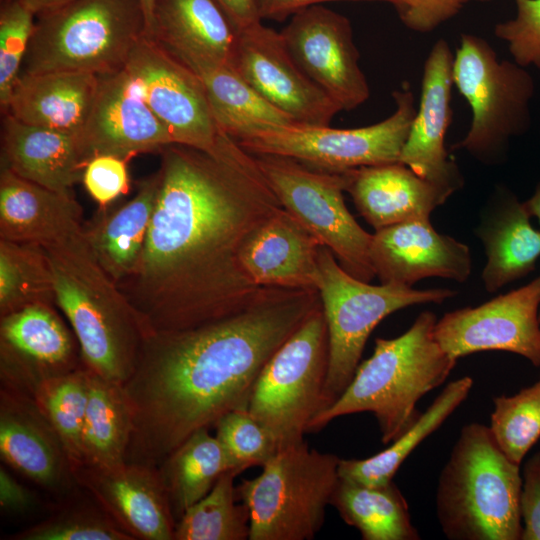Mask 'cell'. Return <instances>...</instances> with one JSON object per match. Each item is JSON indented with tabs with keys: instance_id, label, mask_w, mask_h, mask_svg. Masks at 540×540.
<instances>
[{
	"instance_id": "1",
	"label": "cell",
	"mask_w": 540,
	"mask_h": 540,
	"mask_svg": "<svg viewBox=\"0 0 540 540\" xmlns=\"http://www.w3.org/2000/svg\"><path fill=\"white\" fill-rule=\"evenodd\" d=\"M159 154L143 253L118 285L149 335L197 327L254 300L262 287L245 274L240 248L283 207L255 156L229 135L212 151L172 143Z\"/></svg>"
},
{
	"instance_id": "2",
	"label": "cell",
	"mask_w": 540,
	"mask_h": 540,
	"mask_svg": "<svg viewBox=\"0 0 540 540\" xmlns=\"http://www.w3.org/2000/svg\"><path fill=\"white\" fill-rule=\"evenodd\" d=\"M319 305L318 290L262 287L231 315L149 335L123 384L133 415L126 462L158 467L192 433L248 407L266 362Z\"/></svg>"
},
{
	"instance_id": "3",
	"label": "cell",
	"mask_w": 540,
	"mask_h": 540,
	"mask_svg": "<svg viewBox=\"0 0 540 540\" xmlns=\"http://www.w3.org/2000/svg\"><path fill=\"white\" fill-rule=\"evenodd\" d=\"M42 248L52 271L56 307L76 336L84 366L123 385L149 336L141 317L99 265L84 231Z\"/></svg>"
},
{
	"instance_id": "4",
	"label": "cell",
	"mask_w": 540,
	"mask_h": 540,
	"mask_svg": "<svg viewBox=\"0 0 540 540\" xmlns=\"http://www.w3.org/2000/svg\"><path fill=\"white\" fill-rule=\"evenodd\" d=\"M436 322L433 312L424 311L402 335L377 338L371 357L358 365L341 396L312 419L308 433L359 412L374 414L383 444L408 430L421 414L418 401L440 386L457 362L436 341Z\"/></svg>"
},
{
	"instance_id": "5",
	"label": "cell",
	"mask_w": 540,
	"mask_h": 540,
	"mask_svg": "<svg viewBox=\"0 0 540 540\" xmlns=\"http://www.w3.org/2000/svg\"><path fill=\"white\" fill-rule=\"evenodd\" d=\"M520 465L495 442L489 426L460 431L438 479L436 515L451 540H521Z\"/></svg>"
},
{
	"instance_id": "6",
	"label": "cell",
	"mask_w": 540,
	"mask_h": 540,
	"mask_svg": "<svg viewBox=\"0 0 540 540\" xmlns=\"http://www.w3.org/2000/svg\"><path fill=\"white\" fill-rule=\"evenodd\" d=\"M145 34L141 0H73L37 15L21 74H111Z\"/></svg>"
},
{
	"instance_id": "7",
	"label": "cell",
	"mask_w": 540,
	"mask_h": 540,
	"mask_svg": "<svg viewBox=\"0 0 540 540\" xmlns=\"http://www.w3.org/2000/svg\"><path fill=\"white\" fill-rule=\"evenodd\" d=\"M340 458L298 442L279 449L237 497L250 515L249 540H310L321 529L339 480Z\"/></svg>"
},
{
	"instance_id": "8",
	"label": "cell",
	"mask_w": 540,
	"mask_h": 540,
	"mask_svg": "<svg viewBox=\"0 0 540 540\" xmlns=\"http://www.w3.org/2000/svg\"><path fill=\"white\" fill-rule=\"evenodd\" d=\"M318 269L317 290L327 323L329 345L323 398L325 410L351 382L365 344L379 322L408 306L440 304L456 292L445 288L418 290L397 284H369L346 272L324 245L319 248Z\"/></svg>"
},
{
	"instance_id": "9",
	"label": "cell",
	"mask_w": 540,
	"mask_h": 540,
	"mask_svg": "<svg viewBox=\"0 0 540 540\" xmlns=\"http://www.w3.org/2000/svg\"><path fill=\"white\" fill-rule=\"evenodd\" d=\"M453 83L468 102L472 118L453 150H464L486 165L503 162L512 138L530 125L535 84L526 68L502 60L484 38L463 33L453 60Z\"/></svg>"
},
{
	"instance_id": "10",
	"label": "cell",
	"mask_w": 540,
	"mask_h": 540,
	"mask_svg": "<svg viewBox=\"0 0 540 540\" xmlns=\"http://www.w3.org/2000/svg\"><path fill=\"white\" fill-rule=\"evenodd\" d=\"M328 358L321 304L266 362L249 399L250 414L272 434L278 450L303 441L323 410Z\"/></svg>"
},
{
	"instance_id": "11",
	"label": "cell",
	"mask_w": 540,
	"mask_h": 540,
	"mask_svg": "<svg viewBox=\"0 0 540 540\" xmlns=\"http://www.w3.org/2000/svg\"><path fill=\"white\" fill-rule=\"evenodd\" d=\"M392 96L394 112L369 126L336 129L301 123L274 125L236 141L252 154L286 156L332 172L399 162L417 107L408 82Z\"/></svg>"
},
{
	"instance_id": "12",
	"label": "cell",
	"mask_w": 540,
	"mask_h": 540,
	"mask_svg": "<svg viewBox=\"0 0 540 540\" xmlns=\"http://www.w3.org/2000/svg\"><path fill=\"white\" fill-rule=\"evenodd\" d=\"M253 155L283 208L331 250L346 272L370 282L375 277L370 259L372 234L357 223L345 204V171L313 168L286 156Z\"/></svg>"
},
{
	"instance_id": "13",
	"label": "cell",
	"mask_w": 540,
	"mask_h": 540,
	"mask_svg": "<svg viewBox=\"0 0 540 540\" xmlns=\"http://www.w3.org/2000/svg\"><path fill=\"white\" fill-rule=\"evenodd\" d=\"M125 68L174 143L212 151L227 135L214 116L201 79L155 39L145 34Z\"/></svg>"
},
{
	"instance_id": "14",
	"label": "cell",
	"mask_w": 540,
	"mask_h": 540,
	"mask_svg": "<svg viewBox=\"0 0 540 540\" xmlns=\"http://www.w3.org/2000/svg\"><path fill=\"white\" fill-rule=\"evenodd\" d=\"M540 275L522 287L477 306L445 313L434 337L458 359L482 351H506L540 367Z\"/></svg>"
},
{
	"instance_id": "15",
	"label": "cell",
	"mask_w": 540,
	"mask_h": 540,
	"mask_svg": "<svg viewBox=\"0 0 540 540\" xmlns=\"http://www.w3.org/2000/svg\"><path fill=\"white\" fill-rule=\"evenodd\" d=\"M280 33L300 68L341 110L368 100L369 85L347 17L314 5L292 15Z\"/></svg>"
},
{
	"instance_id": "16",
	"label": "cell",
	"mask_w": 540,
	"mask_h": 540,
	"mask_svg": "<svg viewBox=\"0 0 540 540\" xmlns=\"http://www.w3.org/2000/svg\"><path fill=\"white\" fill-rule=\"evenodd\" d=\"M58 310L37 303L0 316L1 387L33 397L42 382L84 366Z\"/></svg>"
},
{
	"instance_id": "17",
	"label": "cell",
	"mask_w": 540,
	"mask_h": 540,
	"mask_svg": "<svg viewBox=\"0 0 540 540\" xmlns=\"http://www.w3.org/2000/svg\"><path fill=\"white\" fill-rule=\"evenodd\" d=\"M232 65L260 96L297 123L327 126L342 111L300 68L281 33L261 22L238 32Z\"/></svg>"
},
{
	"instance_id": "18",
	"label": "cell",
	"mask_w": 540,
	"mask_h": 540,
	"mask_svg": "<svg viewBox=\"0 0 540 540\" xmlns=\"http://www.w3.org/2000/svg\"><path fill=\"white\" fill-rule=\"evenodd\" d=\"M77 137L87 163L102 154L130 161L174 143L125 67L99 76L94 103Z\"/></svg>"
},
{
	"instance_id": "19",
	"label": "cell",
	"mask_w": 540,
	"mask_h": 540,
	"mask_svg": "<svg viewBox=\"0 0 540 540\" xmlns=\"http://www.w3.org/2000/svg\"><path fill=\"white\" fill-rule=\"evenodd\" d=\"M0 455L11 468L65 500L81 488L58 434L35 400L1 387Z\"/></svg>"
},
{
	"instance_id": "20",
	"label": "cell",
	"mask_w": 540,
	"mask_h": 540,
	"mask_svg": "<svg viewBox=\"0 0 540 540\" xmlns=\"http://www.w3.org/2000/svg\"><path fill=\"white\" fill-rule=\"evenodd\" d=\"M453 60L449 43L437 40L424 63L419 103L399 162L454 193L464 179L445 146L452 120Z\"/></svg>"
},
{
	"instance_id": "21",
	"label": "cell",
	"mask_w": 540,
	"mask_h": 540,
	"mask_svg": "<svg viewBox=\"0 0 540 540\" xmlns=\"http://www.w3.org/2000/svg\"><path fill=\"white\" fill-rule=\"evenodd\" d=\"M76 481L134 540H173L176 521L158 467L80 465Z\"/></svg>"
},
{
	"instance_id": "22",
	"label": "cell",
	"mask_w": 540,
	"mask_h": 540,
	"mask_svg": "<svg viewBox=\"0 0 540 540\" xmlns=\"http://www.w3.org/2000/svg\"><path fill=\"white\" fill-rule=\"evenodd\" d=\"M370 259L375 276L382 284L412 287L429 277L462 283L472 271L469 247L437 232L430 219L376 230L372 234Z\"/></svg>"
},
{
	"instance_id": "23",
	"label": "cell",
	"mask_w": 540,
	"mask_h": 540,
	"mask_svg": "<svg viewBox=\"0 0 540 540\" xmlns=\"http://www.w3.org/2000/svg\"><path fill=\"white\" fill-rule=\"evenodd\" d=\"M321 243L280 207L244 239L241 266L258 287L317 290Z\"/></svg>"
},
{
	"instance_id": "24",
	"label": "cell",
	"mask_w": 540,
	"mask_h": 540,
	"mask_svg": "<svg viewBox=\"0 0 540 540\" xmlns=\"http://www.w3.org/2000/svg\"><path fill=\"white\" fill-rule=\"evenodd\" d=\"M83 231L73 192L49 189L1 166L0 239L47 247Z\"/></svg>"
},
{
	"instance_id": "25",
	"label": "cell",
	"mask_w": 540,
	"mask_h": 540,
	"mask_svg": "<svg viewBox=\"0 0 540 540\" xmlns=\"http://www.w3.org/2000/svg\"><path fill=\"white\" fill-rule=\"evenodd\" d=\"M346 189L359 214L375 231L420 219L453 194L418 176L401 162L363 166L345 171Z\"/></svg>"
},
{
	"instance_id": "26",
	"label": "cell",
	"mask_w": 540,
	"mask_h": 540,
	"mask_svg": "<svg viewBox=\"0 0 540 540\" xmlns=\"http://www.w3.org/2000/svg\"><path fill=\"white\" fill-rule=\"evenodd\" d=\"M87 160L77 135L21 122L4 113L1 166L59 192H73Z\"/></svg>"
},
{
	"instance_id": "27",
	"label": "cell",
	"mask_w": 540,
	"mask_h": 540,
	"mask_svg": "<svg viewBox=\"0 0 540 540\" xmlns=\"http://www.w3.org/2000/svg\"><path fill=\"white\" fill-rule=\"evenodd\" d=\"M523 202L498 187L485 208L475 233L483 243L484 287L495 292L531 273L540 258V230L530 221Z\"/></svg>"
},
{
	"instance_id": "28",
	"label": "cell",
	"mask_w": 540,
	"mask_h": 540,
	"mask_svg": "<svg viewBox=\"0 0 540 540\" xmlns=\"http://www.w3.org/2000/svg\"><path fill=\"white\" fill-rule=\"evenodd\" d=\"M98 86L99 75L86 71L21 74L3 112L26 124L78 136Z\"/></svg>"
},
{
	"instance_id": "29",
	"label": "cell",
	"mask_w": 540,
	"mask_h": 540,
	"mask_svg": "<svg viewBox=\"0 0 540 540\" xmlns=\"http://www.w3.org/2000/svg\"><path fill=\"white\" fill-rule=\"evenodd\" d=\"M158 173L138 182L132 199L112 208H98L84 224L86 241L106 274L119 285L139 265L157 198Z\"/></svg>"
},
{
	"instance_id": "30",
	"label": "cell",
	"mask_w": 540,
	"mask_h": 540,
	"mask_svg": "<svg viewBox=\"0 0 540 540\" xmlns=\"http://www.w3.org/2000/svg\"><path fill=\"white\" fill-rule=\"evenodd\" d=\"M147 36L180 60L232 64L238 31L213 0H155Z\"/></svg>"
},
{
	"instance_id": "31",
	"label": "cell",
	"mask_w": 540,
	"mask_h": 540,
	"mask_svg": "<svg viewBox=\"0 0 540 540\" xmlns=\"http://www.w3.org/2000/svg\"><path fill=\"white\" fill-rule=\"evenodd\" d=\"M180 61L201 79L220 128L235 140L269 126L297 123L260 96L231 63Z\"/></svg>"
},
{
	"instance_id": "32",
	"label": "cell",
	"mask_w": 540,
	"mask_h": 540,
	"mask_svg": "<svg viewBox=\"0 0 540 540\" xmlns=\"http://www.w3.org/2000/svg\"><path fill=\"white\" fill-rule=\"evenodd\" d=\"M132 431V409L123 385L89 370L82 464L113 468L126 463Z\"/></svg>"
},
{
	"instance_id": "33",
	"label": "cell",
	"mask_w": 540,
	"mask_h": 540,
	"mask_svg": "<svg viewBox=\"0 0 540 540\" xmlns=\"http://www.w3.org/2000/svg\"><path fill=\"white\" fill-rule=\"evenodd\" d=\"M231 469L241 473L222 443L209 433V428L198 429L173 450L158 470L175 521Z\"/></svg>"
},
{
	"instance_id": "34",
	"label": "cell",
	"mask_w": 540,
	"mask_h": 540,
	"mask_svg": "<svg viewBox=\"0 0 540 540\" xmlns=\"http://www.w3.org/2000/svg\"><path fill=\"white\" fill-rule=\"evenodd\" d=\"M340 517L363 540H419L408 503L393 481L367 486L339 477L331 497Z\"/></svg>"
},
{
	"instance_id": "35",
	"label": "cell",
	"mask_w": 540,
	"mask_h": 540,
	"mask_svg": "<svg viewBox=\"0 0 540 540\" xmlns=\"http://www.w3.org/2000/svg\"><path fill=\"white\" fill-rule=\"evenodd\" d=\"M472 386L473 379L469 376L448 383L416 422L388 448L366 459H340L339 477L367 486L391 482L404 460L457 409Z\"/></svg>"
},
{
	"instance_id": "36",
	"label": "cell",
	"mask_w": 540,
	"mask_h": 540,
	"mask_svg": "<svg viewBox=\"0 0 540 540\" xmlns=\"http://www.w3.org/2000/svg\"><path fill=\"white\" fill-rule=\"evenodd\" d=\"M238 470L224 472L212 489L189 507L176 522L173 540H246L250 535L247 506L237 504L235 477Z\"/></svg>"
},
{
	"instance_id": "37",
	"label": "cell",
	"mask_w": 540,
	"mask_h": 540,
	"mask_svg": "<svg viewBox=\"0 0 540 540\" xmlns=\"http://www.w3.org/2000/svg\"><path fill=\"white\" fill-rule=\"evenodd\" d=\"M37 303L56 306L44 249L0 239V316Z\"/></svg>"
},
{
	"instance_id": "38",
	"label": "cell",
	"mask_w": 540,
	"mask_h": 540,
	"mask_svg": "<svg viewBox=\"0 0 540 540\" xmlns=\"http://www.w3.org/2000/svg\"><path fill=\"white\" fill-rule=\"evenodd\" d=\"M88 376L82 366L42 382L32 397L61 439L73 470L82 464Z\"/></svg>"
},
{
	"instance_id": "39",
	"label": "cell",
	"mask_w": 540,
	"mask_h": 540,
	"mask_svg": "<svg viewBox=\"0 0 540 540\" xmlns=\"http://www.w3.org/2000/svg\"><path fill=\"white\" fill-rule=\"evenodd\" d=\"M78 493V492H77ZM76 494L45 520L11 535L13 540H134L97 503Z\"/></svg>"
},
{
	"instance_id": "40",
	"label": "cell",
	"mask_w": 540,
	"mask_h": 540,
	"mask_svg": "<svg viewBox=\"0 0 540 540\" xmlns=\"http://www.w3.org/2000/svg\"><path fill=\"white\" fill-rule=\"evenodd\" d=\"M490 431L502 452L521 465L540 438V379L514 395L493 400Z\"/></svg>"
},
{
	"instance_id": "41",
	"label": "cell",
	"mask_w": 540,
	"mask_h": 540,
	"mask_svg": "<svg viewBox=\"0 0 540 540\" xmlns=\"http://www.w3.org/2000/svg\"><path fill=\"white\" fill-rule=\"evenodd\" d=\"M216 437L242 472L263 466L278 451L272 434L259 423L247 407L233 409L217 420Z\"/></svg>"
},
{
	"instance_id": "42",
	"label": "cell",
	"mask_w": 540,
	"mask_h": 540,
	"mask_svg": "<svg viewBox=\"0 0 540 540\" xmlns=\"http://www.w3.org/2000/svg\"><path fill=\"white\" fill-rule=\"evenodd\" d=\"M36 15L22 0H10L0 13V104H8L22 67L34 30Z\"/></svg>"
},
{
	"instance_id": "43",
	"label": "cell",
	"mask_w": 540,
	"mask_h": 540,
	"mask_svg": "<svg viewBox=\"0 0 540 540\" xmlns=\"http://www.w3.org/2000/svg\"><path fill=\"white\" fill-rule=\"evenodd\" d=\"M516 15L497 23L494 34L505 41L513 60L540 68V0H514Z\"/></svg>"
},
{
	"instance_id": "44",
	"label": "cell",
	"mask_w": 540,
	"mask_h": 540,
	"mask_svg": "<svg viewBox=\"0 0 540 540\" xmlns=\"http://www.w3.org/2000/svg\"><path fill=\"white\" fill-rule=\"evenodd\" d=\"M129 160L114 155H97L85 166L82 183L99 208L110 206L130 190Z\"/></svg>"
},
{
	"instance_id": "45",
	"label": "cell",
	"mask_w": 540,
	"mask_h": 540,
	"mask_svg": "<svg viewBox=\"0 0 540 540\" xmlns=\"http://www.w3.org/2000/svg\"><path fill=\"white\" fill-rule=\"evenodd\" d=\"M493 0H403L397 7L402 23L410 30L428 33L455 17L467 4Z\"/></svg>"
},
{
	"instance_id": "46",
	"label": "cell",
	"mask_w": 540,
	"mask_h": 540,
	"mask_svg": "<svg viewBox=\"0 0 540 540\" xmlns=\"http://www.w3.org/2000/svg\"><path fill=\"white\" fill-rule=\"evenodd\" d=\"M521 540H540V451L525 463L519 497Z\"/></svg>"
},
{
	"instance_id": "47",
	"label": "cell",
	"mask_w": 540,
	"mask_h": 540,
	"mask_svg": "<svg viewBox=\"0 0 540 540\" xmlns=\"http://www.w3.org/2000/svg\"><path fill=\"white\" fill-rule=\"evenodd\" d=\"M36 504L31 490L16 480L2 464L0 466V507L10 513L27 512Z\"/></svg>"
},
{
	"instance_id": "48",
	"label": "cell",
	"mask_w": 540,
	"mask_h": 540,
	"mask_svg": "<svg viewBox=\"0 0 540 540\" xmlns=\"http://www.w3.org/2000/svg\"><path fill=\"white\" fill-rule=\"evenodd\" d=\"M261 19L267 18L283 21L288 16L314 5H320L329 1H385L393 4L396 8L403 0H258Z\"/></svg>"
},
{
	"instance_id": "49",
	"label": "cell",
	"mask_w": 540,
	"mask_h": 540,
	"mask_svg": "<svg viewBox=\"0 0 540 540\" xmlns=\"http://www.w3.org/2000/svg\"><path fill=\"white\" fill-rule=\"evenodd\" d=\"M239 32L261 22L258 0H213Z\"/></svg>"
},
{
	"instance_id": "50",
	"label": "cell",
	"mask_w": 540,
	"mask_h": 540,
	"mask_svg": "<svg viewBox=\"0 0 540 540\" xmlns=\"http://www.w3.org/2000/svg\"><path fill=\"white\" fill-rule=\"evenodd\" d=\"M73 0H22L25 6L36 16L61 7Z\"/></svg>"
},
{
	"instance_id": "51",
	"label": "cell",
	"mask_w": 540,
	"mask_h": 540,
	"mask_svg": "<svg viewBox=\"0 0 540 540\" xmlns=\"http://www.w3.org/2000/svg\"><path fill=\"white\" fill-rule=\"evenodd\" d=\"M523 204L530 217L537 218L540 224V182L536 185L533 194L523 201Z\"/></svg>"
},
{
	"instance_id": "52",
	"label": "cell",
	"mask_w": 540,
	"mask_h": 540,
	"mask_svg": "<svg viewBox=\"0 0 540 540\" xmlns=\"http://www.w3.org/2000/svg\"><path fill=\"white\" fill-rule=\"evenodd\" d=\"M145 18H146V35L148 34L152 22V14H153V8L155 4V0H141Z\"/></svg>"
},
{
	"instance_id": "53",
	"label": "cell",
	"mask_w": 540,
	"mask_h": 540,
	"mask_svg": "<svg viewBox=\"0 0 540 540\" xmlns=\"http://www.w3.org/2000/svg\"><path fill=\"white\" fill-rule=\"evenodd\" d=\"M539 322H540V311H539Z\"/></svg>"
}]
</instances>
